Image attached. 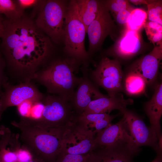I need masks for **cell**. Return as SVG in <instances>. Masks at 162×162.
<instances>
[{
    "label": "cell",
    "mask_w": 162,
    "mask_h": 162,
    "mask_svg": "<svg viewBox=\"0 0 162 162\" xmlns=\"http://www.w3.org/2000/svg\"><path fill=\"white\" fill-rule=\"evenodd\" d=\"M14 150L16 153L18 162H28L32 158V154L25 147L22 148H17Z\"/></svg>",
    "instance_id": "obj_31"
},
{
    "label": "cell",
    "mask_w": 162,
    "mask_h": 162,
    "mask_svg": "<svg viewBox=\"0 0 162 162\" xmlns=\"http://www.w3.org/2000/svg\"><path fill=\"white\" fill-rule=\"evenodd\" d=\"M44 108L38 119L29 118L34 124L44 128H62L74 117L69 102L57 95H45Z\"/></svg>",
    "instance_id": "obj_6"
},
{
    "label": "cell",
    "mask_w": 162,
    "mask_h": 162,
    "mask_svg": "<svg viewBox=\"0 0 162 162\" xmlns=\"http://www.w3.org/2000/svg\"><path fill=\"white\" fill-rule=\"evenodd\" d=\"M28 162H46L42 160L38 159L32 155V159Z\"/></svg>",
    "instance_id": "obj_39"
},
{
    "label": "cell",
    "mask_w": 162,
    "mask_h": 162,
    "mask_svg": "<svg viewBox=\"0 0 162 162\" xmlns=\"http://www.w3.org/2000/svg\"><path fill=\"white\" fill-rule=\"evenodd\" d=\"M11 124L19 130L24 147L33 156L46 162H55L62 150L63 128H43L28 117H22Z\"/></svg>",
    "instance_id": "obj_3"
},
{
    "label": "cell",
    "mask_w": 162,
    "mask_h": 162,
    "mask_svg": "<svg viewBox=\"0 0 162 162\" xmlns=\"http://www.w3.org/2000/svg\"><path fill=\"white\" fill-rule=\"evenodd\" d=\"M3 111L2 109V100L1 98H0V120L2 116L3 113Z\"/></svg>",
    "instance_id": "obj_40"
},
{
    "label": "cell",
    "mask_w": 162,
    "mask_h": 162,
    "mask_svg": "<svg viewBox=\"0 0 162 162\" xmlns=\"http://www.w3.org/2000/svg\"><path fill=\"white\" fill-rule=\"evenodd\" d=\"M150 0H128L130 3L135 5H140L141 4L147 5L150 1Z\"/></svg>",
    "instance_id": "obj_35"
},
{
    "label": "cell",
    "mask_w": 162,
    "mask_h": 162,
    "mask_svg": "<svg viewBox=\"0 0 162 162\" xmlns=\"http://www.w3.org/2000/svg\"><path fill=\"white\" fill-rule=\"evenodd\" d=\"M44 96L32 81L16 84L8 81L3 86V94L1 98L3 110L4 112L10 106H18L26 101H42Z\"/></svg>",
    "instance_id": "obj_11"
},
{
    "label": "cell",
    "mask_w": 162,
    "mask_h": 162,
    "mask_svg": "<svg viewBox=\"0 0 162 162\" xmlns=\"http://www.w3.org/2000/svg\"><path fill=\"white\" fill-rule=\"evenodd\" d=\"M74 2L77 14L87 29L103 6L104 0H74Z\"/></svg>",
    "instance_id": "obj_19"
},
{
    "label": "cell",
    "mask_w": 162,
    "mask_h": 162,
    "mask_svg": "<svg viewBox=\"0 0 162 162\" xmlns=\"http://www.w3.org/2000/svg\"><path fill=\"white\" fill-rule=\"evenodd\" d=\"M104 4L95 19L89 25L86 29L89 40L88 51L90 59L92 56L101 49L106 38L109 36L115 42L121 32L115 24L110 13Z\"/></svg>",
    "instance_id": "obj_8"
},
{
    "label": "cell",
    "mask_w": 162,
    "mask_h": 162,
    "mask_svg": "<svg viewBox=\"0 0 162 162\" xmlns=\"http://www.w3.org/2000/svg\"><path fill=\"white\" fill-rule=\"evenodd\" d=\"M96 135L74 116L63 128L61 152L73 154H89L93 149Z\"/></svg>",
    "instance_id": "obj_7"
},
{
    "label": "cell",
    "mask_w": 162,
    "mask_h": 162,
    "mask_svg": "<svg viewBox=\"0 0 162 162\" xmlns=\"http://www.w3.org/2000/svg\"><path fill=\"white\" fill-rule=\"evenodd\" d=\"M142 46L139 31L126 28L121 33L113 46L105 52L107 55L117 58L128 59L139 54Z\"/></svg>",
    "instance_id": "obj_14"
},
{
    "label": "cell",
    "mask_w": 162,
    "mask_h": 162,
    "mask_svg": "<svg viewBox=\"0 0 162 162\" xmlns=\"http://www.w3.org/2000/svg\"><path fill=\"white\" fill-rule=\"evenodd\" d=\"M144 110L148 117L151 127L155 131L158 139L162 136L160 121L162 115V83L155 87L151 99L144 105Z\"/></svg>",
    "instance_id": "obj_18"
},
{
    "label": "cell",
    "mask_w": 162,
    "mask_h": 162,
    "mask_svg": "<svg viewBox=\"0 0 162 162\" xmlns=\"http://www.w3.org/2000/svg\"><path fill=\"white\" fill-rule=\"evenodd\" d=\"M134 9L133 7L117 13L112 14L114 22L117 24L119 28H121V33L126 28L128 19L131 11Z\"/></svg>",
    "instance_id": "obj_28"
},
{
    "label": "cell",
    "mask_w": 162,
    "mask_h": 162,
    "mask_svg": "<svg viewBox=\"0 0 162 162\" xmlns=\"http://www.w3.org/2000/svg\"><path fill=\"white\" fill-rule=\"evenodd\" d=\"M148 38L155 46H162V25L147 21L144 27Z\"/></svg>",
    "instance_id": "obj_24"
},
{
    "label": "cell",
    "mask_w": 162,
    "mask_h": 162,
    "mask_svg": "<svg viewBox=\"0 0 162 162\" xmlns=\"http://www.w3.org/2000/svg\"><path fill=\"white\" fill-rule=\"evenodd\" d=\"M121 113L129 134L136 145L139 148L150 146L156 152H159L158 138L152 128L147 126L142 118L132 111L126 109Z\"/></svg>",
    "instance_id": "obj_12"
},
{
    "label": "cell",
    "mask_w": 162,
    "mask_h": 162,
    "mask_svg": "<svg viewBox=\"0 0 162 162\" xmlns=\"http://www.w3.org/2000/svg\"><path fill=\"white\" fill-rule=\"evenodd\" d=\"M131 98L125 99L121 93L104 96L91 101L84 112V114L104 113L110 114L114 110H119L122 112L128 105L134 103Z\"/></svg>",
    "instance_id": "obj_17"
},
{
    "label": "cell",
    "mask_w": 162,
    "mask_h": 162,
    "mask_svg": "<svg viewBox=\"0 0 162 162\" xmlns=\"http://www.w3.org/2000/svg\"><path fill=\"white\" fill-rule=\"evenodd\" d=\"M81 64L63 53L57 56L55 53L38 69L32 81L44 86L50 94L58 95L69 102L81 80L75 75Z\"/></svg>",
    "instance_id": "obj_2"
},
{
    "label": "cell",
    "mask_w": 162,
    "mask_h": 162,
    "mask_svg": "<svg viewBox=\"0 0 162 162\" xmlns=\"http://www.w3.org/2000/svg\"><path fill=\"white\" fill-rule=\"evenodd\" d=\"M162 58V46H155L148 54L135 62L130 71L140 75L146 85L152 84L157 76Z\"/></svg>",
    "instance_id": "obj_15"
},
{
    "label": "cell",
    "mask_w": 162,
    "mask_h": 162,
    "mask_svg": "<svg viewBox=\"0 0 162 162\" xmlns=\"http://www.w3.org/2000/svg\"><path fill=\"white\" fill-rule=\"evenodd\" d=\"M147 5L148 20L162 25V1L150 0Z\"/></svg>",
    "instance_id": "obj_25"
},
{
    "label": "cell",
    "mask_w": 162,
    "mask_h": 162,
    "mask_svg": "<svg viewBox=\"0 0 162 162\" xmlns=\"http://www.w3.org/2000/svg\"><path fill=\"white\" fill-rule=\"evenodd\" d=\"M0 15H2V13L0 9Z\"/></svg>",
    "instance_id": "obj_41"
},
{
    "label": "cell",
    "mask_w": 162,
    "mask_h": 162,
    "mask_svg": "<svg viewBox=\"0 0 162 162\" xmlns=\"http://www.w3.org/2000/svg\"><path fill=\"white\" fill-rule=\"evenodd\" d=\"M11 136V133L8 129L6 132L0 137V152L6 148L9 144Z\"/></svg>",
    "instance_id": "obj_34"
},
{
    "label": "cell",
    "mask_w": 162,
    "mask_h": 162,
    "mask_svg": "<svg viewBox=\"0 0 162 162\" xmlns=\"http://www.w3.org/2000/svg\"><path fill=\"white\" fill-rule=\"evenodd\" d=\"M63 53L82 64L90 60L85 46L86 29L76 11L74 0L68 2L64 22Z\"/></svg>",
    "instance_id": "obj_4"
},
{
    "label": "cell",
    "mask_w": 162,
    "mask_h": 162,
    "mask_svg": "<svg viewBox=\"0 0 162 162\" xmlns=\"http://www.w3.org/2000/svg\"><path fill=\"white\" fill-rule=\"evenodd\" d=\"M0 162H2L0 160Z\"/></svg>",
    "instance_id": "obj_42"
},
{
    "label": "cell",
    "mask_w": 162,
    "mask_h": 162,
    "mask_svg": "<svg viewBox=\"0 0 162 162\" xmlns=\"http://www.w3.org/2000/svg\"><path fill=\"white\" fill-rule=\"evenodd\" d=\"M127 142H134L129 134L123 117L116 124H111L96 134L93 148Z\"/></svg>",
    "instance_id": "obj_16"
},
{
    "label": "cell",
    "mask_w": 162,
    "mask_h": 162,
    "mask_svg": "<svg viewBox=\"0 0 162 162\" xmlns=\"http://www.w3.org/2000/svg\"><path fill=\"white\" fill-rule=\"evenodd\" d=\"M0 160L2 162H18L16 151L6 148L2 149L0 152Z\"/></svg>",
    "instance_id": "obj_30"
},
{
    "label": "cell",
    "mask_w": 162,
    "mask_h": 162,
    "mask_svg": "<svg viewBox=\"0 0 162 162\" xmlns=\"http://www.w3.org/2000/svg\"><path fill=\"white\" fill-rule=\"evenodd\" d=\"M16 1L21 9L24 11L26 9L32 7L34 8L38 3L40 0H17Z\"/></svg>",
    "instance_id": "obj_33"
},
{
    "label": "cell",
    "mask_w": 162,
    "mask_h": 162,
    "mask_svg": "<svg viewBox=\"0 0 162 162\" xmlns=\"http://www.w3.org/2000/svg\"><path fill=\"white\" fill-rule=\"evenodd\" d=\"M8 129L3 126H0V137L4 134Z\"/></svg>",
    "instance_id": "obj_38"
},
{
    "label": "cell",
    "mask_w": 162,
    "mask_h": 162,
    "mask_svg": "<svg viewBox=\"0 0 162 162\" xmlns=\"http://www.w3.org/2000/svg\"><path fill=\"white\" fill-rule=\"evenodd\" d=\"M68 2L45 0L34 20L38 28L56 44L63 42L64 22Z\"/></svg>",
    "instance_id": "obj_5"
},
{
    "label": "cell",
    "mask_w": 162,
    "mask_h": 162,
    "mask_svg": "<svg viewBox=\"0 0 162 162\" xmlns=\"http://www.w3.org/2000/svg\"><path fill=\"white\" fill-rule=\"evenodd\" d=\"M4 31L0 50L9 82L32 81L36 72L55 53L52 41L24 14L16 20L3 16Z\"/></svg>",
    "instance_id": "obj_1"
},
{
    "label": "cell",
    "mask_w": 162,
    "mask_h": 162,
    "mask_svg": "<svg viewBox=\"0 0 162 162\" xmlns=\"http://www.w3.org/2000/svg\"><path fill=\"white\" fill-rule=\"evenodd\" d=\"M146 85L145 80L141 76L131 71L126 76L123 85L124 90L131 95L144 93Z\"/></svg>",
    "instance_id": "obj_21"
},
{
    "label": "cell",
    "mask_w": 162,
    "mask_h": 162,
    "mask_svg": "<svg viewBox=\"0 0 162 162\" xmlns=\"http://www.w3.org/2000/svg\"><path fill=\"white\" fill-rule=\"evenodd\" d=\"M33 102L30 101L24 102L18 106V111L22 117H27Z\"/></svg>",
    "instance_id": "obj_32"
},
{
    "label": "cell",
    "mask_w": 162,
    "mask_h": 162,
    "mask_svg": "<svg viewBox=\"0 0 162 162\" xmlns=\"http://www.w3.org/2000/svg\"><path fill=\"white\" fill-rule=\"evenodd\" d=\"M157 155L154 160L151 162H162V152H157Z\"/></svg>",
    "instance_id": "obj_37"
},
{
    "label": "cell",
    "mask_w": 162,
    "mask_h": 162,
    "mask_svg": "<svg viewBox=\"0 0 162 162\" xmlns=\"http://www.w3.org/2000/svg\"><path fill=\"white\" fill-rule=\"evenodd\" d=\"M140 150L133 142L96 147L89 153L88 162H133Z\"/></svg>",
    "instance_id": "obj_10"
},
{
    "label": "cell",
    "mask_w": 162,
    "mask_h": 162,
    "mask_svg": "<svg viewBox=\"0 0 162 162\" xmlns=\"http://www.w3.org/2000/svg\"><path fill=\"white\" fill-rule=\"evenodd\" d=\"M89 76L97 86L105 89L108 96L124 90L122 72L120 62L116 58L111 59L107 57H103Z\"/></svg>",
    "instance_id": "obj_9"
},
{
    "label": "cell",
    "mask_w": 162,
    "mask_h": 162,
    "mask_svg": "<svg viewBox=\"0 0 162 162\" xmlns=\"http://www.w3.org/2000/svg\"><path fill=\"white\" fill-rule=\"evenodd\" d=\"M6 69L5 60L0 50V98L3 95V86L8 81Z\"/></svg>",
    "instance_id": "obj_29"
},
{
    "label": "cell",
    "mask_w": 162,
    "mask_h": 162,
    "mask_svg": "<svg viewBox=\"0 0 162 162\" xmlns=\"http://www.w3.org/2000/svg\"><path fill=\"white\" fill-rule=\"evenodd\" d=\"M4 31V26L3 22V16L0 15V38L2 36Z\"/></svg>",
    "instance_id": "obj_36"
},
{
    "label": "cell",
    "mask_w": 162,
    "mask_h": 162,
    "mask_svg": "<svg viewBox=\"0 0 162 162\" xmlns=\"http://www.w3.org/2000/svg\"><path fill=\"white\" fill-rule=\"evenodd\" d=\"M88 67V65L86 64L82 65L81 80L69 102L76 116L82 114L91 101L105 95L100 92L97 86L89 78Z\"/></svg>",
    "instance_id": "obj_13"
},
{
    "label": "cell",
    "mask_w": 162,
    "mask_h": 162,
    "mask_svg": "<svg viewBox=\"0 0 162 162\" xmlns=\"http://www.w3.org/2000/svg\"><path fill=\"white\" fill-rule=\"evenodd\" d=\"M104 2L110 12L112 14L133 7L128 0H104Z\"/></svg>",
    "instance_id": "obj_26"
},
{
    "label": "cell",
    "mask_w": 162,
    "mask_h": 162,
    "mask_svg": "<svg viewBox=\"0 0 162 162\" xmlns=\"http://www.w3.org/2000/svg\"><path fill=\"white\" fill-rule=\"evenodd\" d=\"M89 153L73 154L61 152L55 162H88Z\"/></svg>",
    "instance_id": "obj_27"
},
{
    "label": "cell",
    "mask_w": 162,
    "mask_h": 162,
    "mask_svg": "<svg viewBox=\"0 0 162 162\" xmlns=\"http://www.w3.org/2000/svg\"><path fill=\"white\" fill-rule=\"evenodd\" d=\"M117 115L109 114L82 113L76 117L78 121L88 130L96 134L111 124Z\"/></svg>",
    "instance_id": "obj_20"
},
{
    "label": "cell",
    "mask_w": 162,
    "mask_h": 162,
    "mask_svg": "<svg viewBox=\"0 0 162 162\" xmlns=\"http://www.w3.org/2000/svg\"><path fill=\"white\" fill-rule=\"evenodd\" d=\"M0 9L2 15L10 20L18 19L24 14L16 0H0Z\"/></svg>",
    "instance_id": "obj_22"
},
{
    "label": "cell",
    "mask_w": 162,
    "mask_h": 162,
    "mask_svg": "<svg viewBox=\"0 0 162 162\" xmlns=\"http://www.w3.org/2000/svg\"><path fill=\"white\" fill-rule=\"evenodd\" d=\"M147 12L139 8H134L128 19L126 28L135 31H139L144 27L147 21Z\"/></svg>",
    "instance_id": "obj_23"
}]
</instances>
